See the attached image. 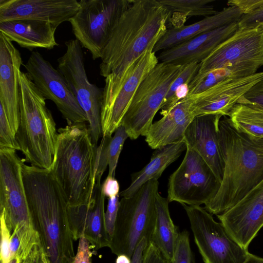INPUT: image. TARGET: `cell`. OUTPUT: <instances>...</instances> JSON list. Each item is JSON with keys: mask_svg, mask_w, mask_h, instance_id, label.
<instances>
[{"mask_svg": "<svg viewBox=\"0 0 263 263\" xmlns=\"http://www.w3.org/2000/svg\"><path fill=\"white\" fill-rule=\"evenodd\" d=\"M170 14L159 0H136L122 15L100 58V74L105 78L102 109L118 91L133 63L154 50L167 30Z\"/></svg>", "mask_w": 263, "mask_h": 263, "instance_id": "cell-1", "label": "cell"}, {"mask_svg": "<svg viewBox=\"0 0 263 263\" xmlns=\"http://www.w3.org/2000/svg\"><path fill=\"white\" fill-rule=\"evenodd\" d=\"M22 163L29 210L41 244L50 263H73V237L67 202L50 171Z\"/></svg>", "mask_w": 263, "mask_h": 263, "instance_id": "cell-2", "label": "cell"}, {"mask_svg": "<svg viewBox=\"0 0 263 263\" xmlns=\"http://www.w3.org/2000/svg\"><path fill=\"white\" fill-rule=\"evenodd\" d=\"M219 139L223 177L218 192L204 207L216 215L234 206L263 180V138L237 131L230 119L223 116L219 123Z\"/></svg>", "mask_w": 263, "mask_h": 263, "instance_id": "cell-3", "label": "cell"}, {"mask_svg": "<svg viewBox=\"0 0 263 263\" xmlns=\"http://www.w3.org/2000/svg\"><path fill=\"white\" fill-rule=\"evenodd\" d=\"M55 155L49 170L68 205L88 203L95 186L97 146L92 142L88 124H69L58 129Z\"/></svg>", "mask_w": 263, "mask_h": 263, "instance_id": "cell-4", "label": "cell"}, {"mask_svg": "<svg viewBox=\"0 0 263 263\" xmlns=\"http://www.w3.org/2000/svg\"><path fill=\"white\" fill-rule=\"evenodd\" d=\"M19 79L20 119L15 138L25 162L49 170L58 136L55 122L46 99L27 73L20 70Z\"/></svg>", "mask_w": 263, "mask_h": 263, "instance_id": "cell-5", "label": "cell"}, {"mask_svg": "<svg viewBox=\"0 0 263 263\" xmlns=\"http://www.w3.org/2000/svg\"><path fill=\"white\" fill-rule=\"evenodd\" d=\"M21 159L16 151L0 148V213L11 233L20 241L18 256L24 261L33 249L42 246L32 223L25 190Z\"/></svg>", "mask_w": 263, "mask_h": 263, "instance_id": "cell-6", "label": "cell"}, {"mask_svg": "<svg viewBox=\"0 0 263 263\" xmlns=\"http://www.w3.org/2000/svg\"><path fill=\"white\" fill-rule=\"evenodd\" d=\"M158 180L146 182L130 197H122L109 246L116 255L125 254L130 258L140 241L145 237L151 241L156 211V197Z\"/></svg>", "mask_w": 263, "mask_h": 263, "instance_id": "cell-7", "label": "cell"}, {"mask_svg": "<svg viewBox=\"0 0 263 263\" xmlns=\"http://www.w3.org/2000/svg\"><path fill=\"white\" fill-rule=\"evenodd\" d=\"M184 66L159 62L141 82L121 124L130 139L145 136L170 86Z\"/></svg>", "mask_w": 263, "mask_h": 263, "instance_id": "cell-8", "label": "cell"}, {"mask_svg": "<svg viewBox=\"0 0 263 263\" xmlns=\"http://www.w3.org/2000/svg\"><path fill=\"white\" fill-rule=\"evenodd\" d=\"M133 1L81 0L77 12L69 20L82 47L93 60L101 58L103 49L123 13Z\"/></svg>", "mask_w": 263, "mask_h": 263, "instance_id": "cell-9", "label": "cell"}, {"mask_svg": "<svg viewBox=\"0 0 263 263\" xmlns=\"http://www.w3.org/2000/svg\"><path fill=\"white\" fill-rule=\"evenodd\" d=\"M263 66V25L238 29L200 63L197 74L226 68L236 78L256 73Z\"/></svg>", "mask_w": 263, "mask_h": 263, "instance_id": "cell-10", "label": "cell"}, {"mask_svg": "<svg viewBox=\"0 0 263 263\" xmlns=\"http://www.w3.org/2000/svg\"><path fill=\"white\" fill-rule=\"evenodd\" d=\"M189 218L195 242L204 263H242L248 249L240 245L221 222L200 205L181 204Z\"/></svg>", "mask_w": 263, "mask_h": 263, "instance_id": "cell-11", "label": "cell"}, {"mask_svg": "<svg viewBox=\"0 0 263 263\" xmlns=\"http://www.w3.org/2000/svg\"><path fill=\"white\" fill-rule=\"evenodd\" d=\"M66 50L58 60V69L65 78L72 93L85 113L92 142L102 137L101 109L103 90L90 83L84 66L82 46L76 39L65 43Z\"/></svg>", "mask_w": 263, "mask_h": 263, "instance_id": "cell-12", "label": "cell"}, {"mask_svg": "<svg viewBox=\"0 0 263 263\" xmlns=\"http://www.w3.org/2000/svg\"><path fill=\"white\" fill-rule=\"evenodd\" d=\"M220 185L204 159L186 146L183 160L169 177L167 198L169 202L205 204L216 195Z\"/></svg>", "mask_w": 263, "mask_h": 263, "instance_id": "cell-13", "label": "cell"}, {"mask_svg": "<svg viewBox=\"0 0 263 263\" xmlns=\"http://www.w3.org/2000/svg\"><path fill=\"white\" fill-rule=\"evenodd\" d=\"M33 83L46 99L52 101L68 124L88 123L87 116L63 74L37 51L24 65Z\"/></svg>", "mask_w": 263, "mask_h": 263, "instance_id": "cell-14", "label": "cell"}, {"mask_svg": "<svg viewBox=\"0 0 263 263\" xmlns=\"http://www.w3.org/2000/svg\"><path fill=\"white\" fill-rule=\"evenodd\" d=\"M263 81V71L239 78H229L207 90L186 97L196 116L220 115L229 116L231 111L252 87Z\"/></svg>", "mask_w": 263, "mask_h": 263, "instance_id": "cell-15", "label": "cell"}, {"mask_svg": "<svg viewBox=\"0 0 263 263\" xmlns=\"http://www.w3.org/2000/svg\"><path fill=\"white\" fill-rule=\"evenodd\" d=\"M158 63L155 52L147 50L130 65L118 91L101 110L102 136H111L121 125L140 83Z\"/></svg>", "mask_w": 263, "mask_h": 263, "instance_id": "cell-16", "label": "cell"}, {"mask_svg": "<svg viewBox=\"0 0 263 263\" xmlns=\"http://www.w3.org/2000/svg\"><path fill=\"white\" fill-rule=\"evenodd\" d=\"M217 216L233 238L248 249L263 227V180L234 206Z\"/></svg>", "mask_w": 263, "mask_h": 263, "instance_id": "cell-17", "label": "cell"}, {"mask_svg": "<svg viewBox=\"0 0 263 263\" xmlns=\"http://www.w3.org/2000/svg\"><path fill=\"white\" fill-rule=\"evenodd\" d=\"M105 198L101 185H95L88 203L67 205L68 218L74 240L84 237L95 251L109 247L111 240L105 226Z\"/></svg>", "mask_w": 263, "mask_h": 263, "instance_id": "cell-18", "label": "cell"}, {"mask_svg": "<svg viewBox=\"0 0 263 263\" xmlns=\"http://www.w3.org/2000/svg\"><path fill=\"white\" fill-rule=\"evenodd\" d=\"M80 7L77 0H0V22L30 19L59 26L69 21Z\"/></svg>", "mask_w": 263, "mask_h": 263, "instance_id": "cell-19", "label": "cell"}, {"mask_svg": "<svg viewBox=\"0 0 263 263\" xmlns=\"http://www.w3.org/2000/svg\"><path fill=\"white\" fill-rule=\"evenodd\" d=\"M19 50L0 32V103L15 134L20 124V79L22 65Z\"/></svg>", "mask_w": 263, "mask_h": 263, "instance_id": "cell-20", "label": "cell"}, {"mask_svg": "<svg viewBox=\"0 0 263 263\" xmlns=\"http://www.w3.org/2000/svg\"><path fill=\"white\" fill-rule=\"evenodd\" d=\"M220 115H204L195 117L185 130L186 145L196 152L209 165L221 183L224 162L219 144Z\"/></svg>", "mask_w": 263, "mask_h": 263, "instance_id": "cell-21", "label": "cell"}, {"mask_svg": "<svg viewBox=\"0 0 263 263\" xmlns=\"http://www.w3.org/2000/svg\"><path fill=\"white\" fill-rule=\"evenodd\" d=\"M238 29V22H235L204 33L163 50L158 57V61L180 65L192 63H200Z\"/></svg>", "mask_w": 263, "mask_h": 263, "instance_id": "cell-22", "label": "cell"}, {"mask_svg": "<svg viewBox=\"0 0 263 263\" xmlns=\"http://www.w3.org/2000/svg\"><path fill=\"white\" fill-rule=\"evenodd\" d=\"M189 99L179 101L165 115L153 123L146 133L145 141L154 149L183 140L184 133L195 118Z\"/></svg>", "mask_w": 263, "mask_h": 263, "instance_id": "cell-23", "label": "cell"}, {"mask_svg": "<svg viewBox=\"0 0 263 263\" xmlns=\"http://www.w3.org/2000/svg\"><path fill=\"white\" fill-rule=\"evenodd\" d=\"M58 27L46 21L14 20L0 22V32L11 42L30 51L37 48L52 49L59 45L55 39Z\"/></svg>", "mask_w": 263, "mask_h": 263, "instance_id": "cell-24", "label": "cell"}, {"mask_svg": "<svg viewBox=\"0 0 263 263\" xmlns=\"http://www.w3.org/2000/svg\"><path fill=\"white\" fill-rule=\"evenodd\" d=\"M242 14L237 7L230 6L191 25L168 29L153 51L166 50L204 33L238 22Z\"/></svg>", "mask_w": 263, "mask_h": 263, "instance_id": "cell-25", "label": "cell"}, {"mask_svg": "<svg viewBox=\"0 0 263 263\" xmlns=\"http://www.w3.org/2000/svg\"><path fill=\"white\" fill-rule=\"evenodd\" d=\"M186 149L184 140L155 149L149 162L139 172L132 175L129 185L119 193V196L130 197L146 182L152 179L158 180L164 171Z\"/></svg>", "mask_w": 263, "mask_h": 263, "instance_id": "cell-26", "label": "cell"}, {"mask_svg": "<svg viewBox=\"0 0 263 263\" xmlns=\"http://www.w3.org/2000/svg\"><path fill=\"white\" fill-rule=\"evenodd\" d=\"M168 201L158 193L156 197V218L151 242L166 260L172 261L180 232L169 211Z\"/></svg>", "mask_w": 263, "mask_h": 263, "instance_id": "cell-27", "label": "cell"}, {"mask_svg": "<svg viewBox=\"0 0 263 263\" xmlns=\"http://www.w3.org/2000/svg\"><path fill=\"white\" fill-rule=\"evenodd\" d=\"M165 6L171 14L168 24H171L168 28L180 27L184 25L189 17L203 16L205 17L216 14L218 11L215 10L210 4L214 0H159Z\"/></svg>", "mask_w": 263, "mask_h": 263, "instance_id": "cell-28", "label": "cell"}, {"mask_svg": "<svg viewBox=\"0 0 263 263\" xmlns=\"http://www.w3.org/2000/svg\"><path fill=\"white\" fill-rule=\"evenodd\" d=\"M243 97L235 105L229 118L237 131L254 138H263V110Z\"/></svg>", "mask_w": 263, "mask_h": 263, "instance_id": "cell-29", "label": "cell"}, {"mask_svg": "<svg viewBox=\"0 0 263 263\" xmlns=\"http://www.w3.org/2000/svg\"><path fill=\"white\" fill-rule=\"evenodd\" d=\"M200 63H192L184 65L182 70L170 86L161 107V115H166L189 93V85L197 73Z\"/></svg>", "mask_w": 263, "mask_h": 263, "instance_id": "cell-30", "label": "cell"}, {"mask_svg": "<svg viewBox=\"0 0 263 263\" xmlns=\"http://www.w3.org/2000/svg\"><path fill=\"white\" fill-rule=\"evenodd\" d=\"M229 78H236L226 68L215 69L202 74H196L189 85L187 96L204 91Z\"/></svg>", "mask_w": 263, "mask_h": 263, "instance_id": "cell-31", "label": "cell"}, {"mask_svg": "<svg viewBox=\"0 0 263 263\" xmlns=\"http://www.w3.org/2000/svg\"><path fill=\"white\" fill-rule=\"evenodd\" d=\"M128 136L124 127L120 125L115 132L108 147V174L107 176L114 177L119 158L124 142Z\"/></svg>", "mask_w": 263, "mask_h": 263, "instance_id": "cell-32", "label": "cell"}, {"mask_svg": "<svg viewBox=\"0 0 263 263\" xmlns=\"http://www.w3.org/2000/svg\"><path fill=\"white\" fill-rule=\"evenodd\" d=\"M112 136H102L97 147L95 163V185H101L103 174L108 166V147Z\"/></svg>", "mask_w": 263, "mask_h": 263, "instance_id": "cell-33", "label": "cell"}, {"mask_svg": "<svg viewBox=\"0 0 263 263\" xmlns=\"http://www.w3.org/2000/svg\"><path fill=\"white\" fill-rule=\"evenodd\" d=\"M0 148H9L20 151L15 134L9 122L5 110L0 103Z\"/></svg>", "mask_w": 263, "mask_h": 263, "instance_id": "cell-34", "label": "cell"}, {"mask_svg": "<svg viewBox=\"0 0 263 263\" xmlns=\"http://www.w3.org/2000/svg\"><path fill=\"white\" fill-rule=\"evenodd\" d=\"M189 232L184 230L179 233L174 251L172 263H193Z\"/></svg>", "mask_w": 263, "mask_h": 263, "instance_id": "cell-35", "label": "cell"}, {"mask_svg": "<svg viewBox=\"0 0 263 263\" xmlns=\"http://www.w3.org/2000/svg\"><path fill=\"white\" fill-rule=\"evenodd\" d=\"M1 263H8L10 255L9 245L11 234L7 227L3 213H0Z\"/></svg>", "mask_w": 263, "mask_h": 263, "instance_id": "cell-36", "label": "cell"}, {"mask_svg": "<svg viewBox=\"0 0 263 263\" xmlns=\"http://www.w3.org/2000/svg\"><path fill=\"white\" fill-rule=\"evenodd\" d=\"M119 195L109 198L107 209L105 212L106 228L110 239L111 238L114 232L115 223L119 206Z\"/></svg>", "mask_w": 263, "mask_h": 263, "instance_id": "cell-37", "label": "cell"}, {"mask_svg": "<svg viewBox=\"0 0 263 263\" xmlns=\"http://www.w3.org/2000/svg\"><path fill=\"white\" fill-rule=\"evenodd\" d=\"M263 25V5L254 12L242 14L238 22V29H247Z\"/></svg>", "mask_w": 263, "mask_h": 263, "instance_id": "cell-38", "label": "cell"}, {"mask_svg": "<svg viewBox=\"0 0 263 263\" xmlns=\"http://www.w3.org/2000/svg\"><path fill=\"white\" fill-rule=\"evenodd\" d=\"M90 247V243L84 237H81L73 263H91Z\"/></svg>", "mask_w": 263, "mask_h": 263, "instance_id": "cell-39", "label": "cell"}, {"mask_svg": "<svg viewBox=\"0 0 263 263\" xmlns=\"http://www.w3.org/2000/svg\"><path fill=\"white\" fill-rule=\"evenodd\" d=\"M228 5L237 7L243 14H250L263 5V0H230Z\"/></svg>", "mask_w": 263, "mask_h": 263, "instance_id": "cell-40", "label": "cell"}, {"mask_svg": "<svg viewBox=\"0 0 263 263\" xmlns=\"http://www.w3.org/2000/svg\"><path fill=\"white\" fill-rule=\"evenodd\" d=\"M243 98L248 102L263 108V81L252 87Z\"/></svg>", "mask_w": 263, "mask_h": 263, "instance_id": "cell-41", "label": "cell"}, {"mask_svg": "<svg viewBox=\"0 0 263 263\" xmlns=\"http://www.w3.org/2000/svg\"><path fill=\"white\" fill-rule=\"evenodd\" d=\"M120 186L114 177L107 176L101 184V191L108 198L119 195Z\"/></svg>", "mask_w": 263, "mask_h": 263, "instance_id": "cell-42", "label": "cell"}, {"mask_svg": "<svg viewBox=\"0 0 263 263\" xmlns=\"http://www.w3.org/2000/svg\"><path fill=\"white\" fill-rule=\"evenodd\" d=\"M149 243L145 237H143L140 241L131 257V263H144L145 253Z\"/></svg>", "mask_w": 263, "mask_h": 263, "instance_id": "cell-43", "label": "cell"}, {"mask_svg": "<svg viewBox=\"0 0 263 263\" xmlns=\"http://www.w3.org/2000/svg\"><path fill=\"white\" fill-rule=\"evenodd\" d=\"M49 259L42 246L35 247L22 263H45Z\"/></svg>", "mask_w": 263, "mask_h": 263, "instance_id": "cell-44", "label": "cell"}, {"mask_svg": "<svg viewBox=\"0 0 263 263\" xmlns=\"http://www.w3.org/2000/svg\"><path fill=\"white\" fill-rule=\"evenodd\" d=\"M20 248V241L17 235L15 233H12L11 235L9 250L10 257L17 258Z\"/></svg>", "mask_w": 263, "mask_h": 263, "instance_id": "cell-45", "label": "cell"}, {"mask_svg": "<svg viewBox=\"0 0 263 263\" xmlns=\"http://www.w3.org/2000/svg\"><path fill=\"white\" fill-rule=\"evenodd\" d=\"M242 263H263V258L257 256L249 252L246 259Z\"/></svg>", "mask_w": 263, "mask_h": 263, "instance_id": "cell-46", "label": "cell"}, {"mask_svg": "<svg viewBox=\"0 0 263 263\" xmlns=\"http://www.w3.org/2000/svg\"><path fill=\"white\" fill-rule=\"evenodd\" d=\"M116 263H131V258L126 255L121 254L117 256Z\"/></svg>", "mask_w": 263, "mask_h": 263, "instance_id": "cell-47", "label": "cell"}, {"mask_svg": "<svg viewBox=\"0 0 263 263\" xmlns=\"http://www.w3.org/2000/svg\"><path fill=\"white\" fill-rule=\"evenodd\" d=\"M245 100H246V99H245ZM249 103H250V102H249ZM251 103V104H252V105H254L255 106H256V107H258V108L261 109V110H263V108H260V107H258V106H257L255 105V104H253V103Z\"/></svg>", "mask_w": 263, "mask_h": 263, "instance_id": "cell-48", "label": "cell"}]
</instances>
